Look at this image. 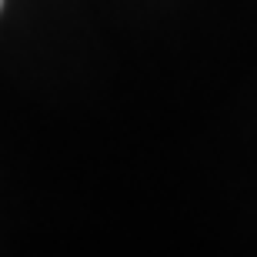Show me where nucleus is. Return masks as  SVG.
Masks as SVG:
<instances>
[{
    "instance_id": "f257e3e1",
    "label": "nucleus",
    "mask_w": 257,
    "mask_h": 257,
    "mask_svg": "<svg viewBox=\"0 0 257 257\" xmlns=\"http://www.w3.org/2000/svg\"><path fill=\"white\" fill-rule=\"evenodd\" d=\"M0 7H4V0H0Z\"/></svg>"
}]
</instances>
